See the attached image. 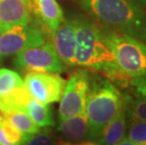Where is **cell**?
Here are the masks:
<instances>
[{
  "label": "cell",
  "mask_w": 146,
  "mask_h": 145,
  "mask_svg": "<svg viewBox=\"0 0 146 145\" xmlns=\"http://www.w3.org/2000/svg\"><path fill=\"white\" fill-rule=\"evenodd\" d=\"M125 107L129 119L146 122V99L134 94L123 95Z\"/></svg>",
  "instance_id": "obj_17"
},
{
  "label": "cell",
  "mask_w": 146,
  "mask_h": 145,
  "mask_svg": "<svg viewBox=\"0 0 146 145\" xmlns=\"http://www.w3.org/2000/svg\"><path fill=\"white\" fill-rule=\"evenodd\" d=\"M27 137L3 118L0 123V145H23Z\"/></svg>",
  "instance_id": "obj_18"
},
{
  "label": "cell",
  "mask_w": 146,
  "mask_h": 145,
  "mask_svg": "<svg viewBox=\"0 0 146 145\" xmlns=\"http://www.w3.org/2000/svg\"><path fill=\"white\" fill-rule=\"evenodd\" d=\"M134 1H136V2L139 3V4L142 5V6L146 5V0H134Z\"/></svg>",
  "instance_id": "obj_24"
},
{
  "label": "cell",
  "mask_w": 146,
  "mask_h": 145,
  "mask_svg": "<svg viewBox=\"0 0 146 145\" xmlns=\"http://www.w3.org/2000/svg\"><path fill=\"white\" fill-rule=\"evenodd\" d=\"M90 87L91 75L87 70L76 71L70 76L60 98L58 109L60 121L85 111Z\"/></svg>",
  "instance_id": "obj_6"
},
{
  "label": "cell",
  "mask_w": 146,
  "mask_h": 145,
  "mask_svg": "<svg viewBox=\"0 0 146 145\" xmlns=\"http://www.w3.org/2000/svg\"><path fill=\"white\" fill-rule=\"evenodd\" d=\"M15 65L21 70L40 73H60L66 69L49 42L18 52Z\"/></svg>",
  "instance_id": "obj_5"
},
{
  "label": "cell",
  "mask_w": 146,
  "mask_h": 145,
  "mask_svg": "<svg viewBox=\"0 0 146 145\" xmlns=\"http://www.w3.org/2000/svg\"><path fill=\"white\" fill-rule=\"evenodd\" d=\"M0 32H1V26H0Z\"/></svg>",
  "instance_id": "obj_26"
},
{
  "label": "cell",
  "mask_w": 146,
  "mask_h": 145,
  "mask_svg": "<svg viewBox=\"0 0 146 145\" xmlns=\"http://www.w3.org/2000/svg\"><path fill=\"white\" fill-rule=\"evenodd\" d=\"M23 145H56V143L53 142L50 131L45 128L27 138Z\"/></svg>",
  "instance_id": "obj_20"
},
{
  "label": "cell",
  "mask_w": 146,
  "mask_h": 145,
  "mask_svg": "<svg viewBox=\"0 0 146 145\" xmlns=\"http://www.w3.org/2000/svg\"><path fill=\"white\" fill-rule=\"evenodd\" d=\"M118 69L126 80L146 75V44L127 34L106 27Z\"/></svg>",
  "instance_id": "obj_4"
},
{
  "label": "cell",
  "mask_w": 146,
  "mask_h": 145,
  "mask_svg": "<svg viewBox=\"0 0 146 145\" xmlns=\"http://www.w3.org/2000/svg\"><path fill=\"white\" fill-rule=\"evenodd\" d=\"M56 145H99V144L92 142V141H84V142H80V143H71L63 140H58L57 142H56Z\"/></svg>",
  "instance_id": "obj_22"
},
{
  "label": "cell",
  "mask_w": 146,
  "mask_h": 145,
  "mask_svg": "<svg viewBox=\"0 0 146 145\" xmlns=\"http://www.w3.org/2000/svg\"><path fill=\"white\" fill-rule=\"evenodd\" d=\"M52 45L58 57L66 66H74L76 21L63 20L51 35Z\"/></svg>",
  "instance_id": "obj_10"
},
{
  "label": "cell",
  "mask_w": 146,
  "mask_h": 145,
  "mask_svg": "<svg viewBox=\"0 0 146 145\" xmlns=\"http://www.w3.org/2000/svg\"><path fill=\"white\" fill-rule=\"evenodd\" d=\"M58 130L71 140H79L88 137V122L85 111L60 120Z\"/></svg>",
  "instance_id": "obj_13"
},
{
  "label": "cell",
  "mask_w": 146,
  "mask_h": 145,
  "mask_svg": "<svg viewBox=\"0 0 146 145\" xmlns=\"http://www.w3.org/2000/svg\"><path fill=\"white\" fill-rule=\"evenodd\" d=\"M44 42V32L36 24L13 26L0 32V60Z\"/></svg>",
  "instance_id": "obj_7"
},
{
  "label": "cell",
  "mask_w": 146,
  "mask_h": 145,
  "mask_svg": "<svg viewBox=\"0 0 146 145\" xmlns=\"http://www.w3.org/2000/svg\"><path fill=\"white\" fill-rule=\"evenodd\" d=\"M1 114L6 121H8L27 138L41 130V127H39L25 111L11 110V111H3Z\"/></svg>",
  "instance_id": "obj_14"
},
{
  "label": "cell",
  "mask_w": 146,
  "mask_h": 145,
  "mask_svg": "<svg viewBox=\"0 0 146 145\" xmlns=\"http://www.w3.org/2000/svg\"><path fill=\"white\" fill-rule=\"evenodd\" d=\"M24 111L39 127H47L55 124L48 105L42 104L32 97H30L27 102Z\"/></svg>",
  "instance_id": "obj_15"
},
{
  "label": "cell",
  "mask_w": 146,
  "mask_h": 145,
  "mask_svg": "<svg viewBox=\"0 0 146 145\" xmlns=\"http://www.w3.org/2000/svg\"><path fill=\"white\" fill-rule=\"evenodd\" d=\"M85 11L112 30L146 42V11L134 0H78Z\"/></svg>",
  "instance_id": "obj_2"
},
{
  "label": "cell",
  "mask_w": 146,
  "mask_h": 145,
  "mask_svg": "<svg viewBox=\"0 0 146 145\" xmlns=\"http://www.w3.org/2000/svg\"><path fill=\"white\" fill-rule=\"evenodd\" d=\"M115 145H139V144H137L135 142H133V141H131L130 140H128V138H123V140H122L120 141V142H118L117 144Z\"/></svg>",
  "instance_id": "obj_23"
},
{
  "label": "cell",
  "mask_w": 146,
  "mask_h": 145,
  "mask_svg": "<svg viewBox=\"0 0 146 145\" xmlns=\"http://www.w3.org/2000/svg\"><path fill=\"white\" fill-rule=\"evenodd\" d=\"M30 16L45 32L52 35L62 23L63 11L56 0H27Z\"/></svg>",
  "instance_id": "obj_9"
},
{
  "label": "cell",
  "mask_w": 146,
  "mask_h": 145,
  "mask_svg": "<svg viewBox=\"0 0 146 145\" xmlns=\"http://www.w3.org/2000/svg\"><path fill=\"white\" fill-rule=\"evenodd\" d=\"M2 120H3V116H2V114H1V112H0V123H1V122H2Z\"/></svg>",
  "instance_id": "obj_25"
},
{
  "label": "cell",
  "mask_w": 146,
  "mask_h": 145,
  "mask_svg": "<svg viewBox=\"0 0 146 145\" xmlns=\"http://www.w3.org/2000/svg\"><path fill=\"white\" fill-rule=\"evenodd\" d=\"M74 21V65L101 72L108 79L116 81L121 86L129 85V81L123 77L116 65L106 27L86 19Z\"/></svg>",
  "instance_id": "obj_1"
},
{
  "label": "cell",
  "mask_w": 146,
  "mask_h": 145,
  "mask_svg": "<svg viewBox=\"0 0 146 145\" xmlns=\"http://www.w3.org/2000/svg\"><path fill=\"white\" fill-rule=\"evenodd\" d=\"M66 81L58 73L29 72L24 80L25 88L34 99L44 105L60 100Z\"/></svg>",
  "instance_id": "obj_8"
},
{
  "label": "cell",
  "mask_w": 146,
  "mask_h": 145,
  "mask_svg": "<svg viewBox=\"0 0 146 145\" xmlns=\"http://www.w3.org/2000/svg\"><path fill=\"white\" fill-rule=\"evenodd\" d=\"M23 87L24 80L19 73L10 69H0V99Z\"/></svg>",
  "instance_id": "obj_16"
},
{
  "label": "cell",
  "mask_w": 146,
  "mask_h": 145,
  "mask_svg": "<svg viewBox=\"0 0 146 145\" xmlns=\"http://www.w3.org/2000/svg\"><path fill=\"white\" fill-rule=\"evenodd\" d=\"M127 130V114L125 107L120 110V112L115 116V118L105 126L99 135V145H115L125 137Z\"/></svg>",
  "instance_id": "obj_12"
},
{
  "label": "cell",
  "mask_w": 146,
  "mask_h": 145,
  "mask_svg": "<svg viewBox=\"0 0 146 145\" xmlns=\"http://www.w3.org/2000/svg\"><path fill=\"white\" fill-rule=\"evenodd\" d=\"M127 138L139 145H146V122L130 119L127 123Z\"/></svg>",
  "instance_id": "obj_19"
},
{
  "label": "cell",
  "mask_w": 146,
  "mask_h": 145,
  "mask_svg": "<svg viewBox=\"0 0 146 145\" xmlns=\"http://www.w3.org/2000/svg\"><path fill=\"white\" fill-rule=\"evenodd\" d=\"M125 106L123 96L110 80L94 78L87 96L85 113L88 122V138H97L106 125Z\"/></svg>",
  "instance_id": "obj_3"
},
{
  "label": "cell",
  "mask_w": 146,
  "mask_h": 145,
  "mask_svg": "<svg viewBox=\"0 0 146 145\" xmlns=\"http://www.w3.org/2000/svg\"><path fill=\"white\" fill-rule=\"evenodd\" d=\"M31 21L27 0H0L1 32L18 24H27Z\"/></svg>",
  "instance_id": "obj_11"
},
{
  "label": "cell",
  "mask_w": 146,
  "mask_h": 145,
  "mask_svg": "<svg viewBox=\"0 0 146 145\" xmlns=\"http://www.w3.org/2000/svg\"><path fill=\"white\" fill-rule=\"evenodd\" d=\"M129 85H131L134 89V93L138 96L146 99V75L139 77L132 78Z\"/></svg>",
  "instance_id": "obj_21"
}]
</instances>
